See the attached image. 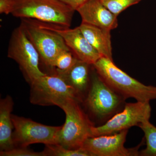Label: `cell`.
<instances>
[{
    "mask_svg": "<svg viewBox=\"0 0 156 156\" xmlns=\"http://www.w3.org/2000/svg\"><path fill=\"white\" fill-rule=\"evenodd\" d=\"M15 147H27L34 144H57L62 126H46L30 119L12 115Z\"/></svg>",
    "mask_w": 156,
    "mask_h": 156,
    "instance_id": "ba28073f",
    "label": "cell"
},
{
    "mask_svg": "<svg viewBox=\"0 0 156 156\" xmlns=\"http://www.w3.org/2000/svg\"><path fill=\"white\" fill-rule=\"evenodd\" d=\"M79 27L90 44L102 57L113 60L111 30L82 22Z\"/></svg>",
    "mask_w": 156,
    "mask_h": 156,
    "instance_id": "5bb4252c",
    "label": "cell"
},
{
    "mask_svg": "<svg viewBox=\"0 0 156 156\" xmlns=\"http://www.w3.org/2000/svg\"><path fill=\"white\" fill-rule=\"evenodd\" d=\"M149 102L136 101L126 103L122 110L112 116L106 123L98 127L93 126L92 136L115 134L149 120L151 113Z\"/></svg>",
    "mask_w": 156,
    "mask_h": 156,
    "instance_id": "9c48e42d",
    "label": "cell"
},
{
    "mask_svg": "<svg viewBox=\"0 0 156 156\" xmlns=\"http://www.w3.org/2000/svg\"><path fill=\"white\" fill-rule=\"evenodd\" d=\"M14 102L10 95L0 101V151H9L15 147L11 114Z\"/></svg>",
    "mask_w": 156,
    "mask_h": 156,
    "instance_id": "9a60e30c",
    "label": "cell"
},
{
    "mask_svg": "<svg viewBox=\"0 0 156 156\" xmlns=\"http://www.w3.org/2000/svg\"><path fill=\"white\" fill-rule=\"evenodd\" d=\"M8 56L14 60L30 84L45 75L39 67L38 52L19 26L12 32L8 51Z\"/></svg>",
    "mask_w": 156,
    "mask_h": 156,
    "instance_id": "8992f818",
    "label": "cell"
},
{
    "mask_svg": "<svg viewBox=\"0 0 156 156\" xmlns=\"http://www.w3.org/2000/svg\"><path fill=\"white\" fill-rule=\"evenodd\" d=\"M80 101L70 99L59 107L65 113L66 121L62 126L57 144L69 149L81 148L85 140L92 136L94 126L81 108Z\"/></svg>",
    "mask_w": 156,
    "mask_h": 156,
    "instance_id": "3957f363",
    "label": "cell"
},
{
    "mask_svg": "<svg viewBox=\"0 0 156 156\" xmlns=\"http://www.w3.org/2000/svg\"><path fill=\"white\" fill-rule=\"evenodd\" d=\"M75 11L60 0H16L11 14L70 27Z\"/></svg>",
    "mask_w": 156,
    "mask_h": 156,
    "instance_id": "7a4b0ae2",
    "label": "cell"
},
{
    "mask_svg": "<svg viewBox=\"0 0 156 156\" xmlns=\"http://www.w3.org/2000/svg\"><path fill=\"white\" fill-rule=\"evenodd\" d=\"M60 1L69 6L72 9L76 11L79 7H80L89 0H60Z\"/></svg>",
    "mask_w": 156,
    "mask_h": 156,
    "instance_id": "7402d4cb",
    "label": "cell"
},
{
    "mask_svg": "<svg viewBox=\"0 0 156 156\" xmlns=\"http://www.w3.org/2000/svg\"><path fill=\"white\" fill-rule=\"evenodd\" d=\"M78 59L70 50H64L56 57L53 69L56 68V70L65 71L72 67Z\"/></svg>",
    "mask_w": 156,
    "mask_h": 156,
    "instance_id": "ac0fdd59",
    "label": "cell"
},
{
    "mask_svg": "<svg viewBox=\"0 0 156 156\" xmlns=\"http://www.w3.org/2000/svg\"><path fill=\"white\" fill-rule=\"evenodd\" d=\"M20 26L48 67L53 68L55 59L64 50H70L60 35L48 28L44 22L30 18H22Z\"/></svg>",
    "mask_w": 156,
    "mask_h": 156,
    "instance_id": "277c9868",
    "label": "cell"
},
{
    "mask_svg": "<svg viewBox=\"0 0 156 156\" xmlns=\"http://www.w3.org/2000/svg\"><path fill=\"white\" fill-rule=\"evenodd\" d=\"M15 2L16 0H0L1 14H11Z\"/></svg>",
    "mask_w": 156,
    "mask_h": 156,
    "instance_id": "44dd1931",
    "label": "cell"
},
{
    "mask_svg": "<svg viewBox=\"0 0 156 156\" xmlns=\"http://www.w3.org/2000/svg\"><path fill=\"white\" fill-rule=\"evenodd\" d=\"M94 70L91 76L86 105L96 118L107 119L117 113L125 99L106 83Z\"/></svg>",
    "mask_w": 156,
    "mask_h": 156,
    "instance_id": "52a82bcc",
    "label": "cell"
},
{
    "mask_svg": "<svg viewBox=\"0 0 156 156\" xmlns=\"http://www.w3.org/2000/svg\"><path fill=\"white\" fill-rule=\"evenodd\" d=\"M138 127L143 131L146 144L144 149L139 151V156H156V127L146 120Z\"/></svg>",
    "mask_w": 156,
    "mask_h": 156,
    "instance_id": "2e32d148",
    "label": "cell"
},
{
    "mask_svg": "<svg viewBox=\"0 0 156 156\" xmlns=\"http://www.w3.org/2000/svg\"><path fill=\"white\" fill-rule=\"evenodd\" d=\"M76 11L80 15L82 23L111 31L118 27V16L100 0H89Z\"/></svg>",
    "mask_w": 156,
    "mask_h": 156,
    "instance_id": "7c38bea8",
    "label": "cell"
},
{
    "mask_svg": "<svg viewBox=\"0 0 156 156\" xmlns=\"http://www.w3.org/2000/svg\"><path fill=\"white\" fill-rule=\"evenodd\" d=\"M30 86L31 103L41 106H61L65 102L74 99L82 102L83 98L56 73L35 80Z\"/></svg>",
    "mask_w": 156,
    "mask_h": 156,
    "instance_id": "5b68a950",
    "label": "cell"
},
{
    "mask_svg": "<svg viewBox=\"0 0 156 156\" xmlns=\"http://www.w3.org/2000/svg\"><path fill=\"white\" fill-rule=\"evenodd\" d=\"M128 130L115 134L90 136L84 142L81 148L87 151L92 156H139V147L127 148L124 146Z\"/></svg>",
    "mask_w": 156,
    "mask_h": 156,
    "instance_id": "30bf717a",
    "label": "cell"
},
{
    "mask_svg": "<svg viewBox=\"0 0 156 156\" xmlns=\"http://www.w3.org/2000/svg\"><path fill=\"white\" fill-rule=\"evenodd\" d=\"M92 66L104 82L124 99L131 98L141 102L156 99V87L147 86L130 76L112 59L101 57Z\"/></svg>",
    "mask_w": 156,
    "mask_h": 156,
    "instance_id": "6da1fadb",
    "label": "cell"
},
{
    "mask_svg": "<svg viewBox=\"0 0 156 156\" xmlns=\"http://www.w3.org/2000/svg\"><path fill=\"white\" fill-rule=\"evenodd\" d=\"M45 156H92L82 148L69 149L58 144L46 145L44 151Z\"/></svg>",
    "mask_w": 156,
    "mask_h": 156,
    "instance_id": "e0dca14e",
    "label": "cell"
},
{
    "mask_svg": "<svg viewBox=\"0 0 156 156\" xmlns=\"http://www.w3.org/2000/svg\"><path fill=\"white\" fill-rule=\"evenodd\" d=\"M44 23L48 28L61 36L70 50L79 60L93 65L102 57L88 42L79 27L71 29L48 23Z\"/></svg>",
    "mask_w": 156,
    "mask_h": 156,
    "instance_id": "8fae6325",
    "label": "cell"
},
{
    "mask_svg": "<svg viewBox=\"0 0 156 156\" xmlns=\"http://www.w3.org/2000/svg\"><path fill=\"white\" fill-rule=\"evenodd\" d=\"M101 3L115 15L119 14L126 9L140 2L142 0H100Z\"/></svg>",
    "mask_w": 156,
    "mask_h": 156,
    "instance_id": "d6986e66",
    "label": "cell"
},
{
    "mask_svg": "<svg viewBox=\"0 0 156 156\" xmlns=\"http://www.w3.org/2000/svg\"><path fill=\"white\" fill-rule=\"evenodd\" d=\"M1 156H45L44 151L35 152L27 147H14L9 151H0Z\"/></svg>",
    "mask_w": 156,
    "mask_h": 156,
    "instance_id": "ffe728a7",
    "label": "cell"
},
{
    "mask_svg": "<svg viewBox=\"0 0 156 156\" xmlns=\"http://www.w3.org/2000/svg\"><path fill=\"white\" fill-rule=\"evenodd\" d=\"M91 65L78 59L69 69L60 71L55 69L56 73L70 86L82 98L89 90L91 82L89 68Z\"/></svg>",
    "mask_w": 156,
    "mask_h": 156,
    "instance_id": "4fadbf2b",
    "label": "cell"
}]
</instances>
